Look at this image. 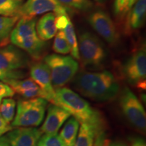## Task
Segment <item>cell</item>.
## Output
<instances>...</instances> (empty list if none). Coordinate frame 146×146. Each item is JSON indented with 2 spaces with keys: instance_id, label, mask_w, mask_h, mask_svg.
<instances>
[{
  "instance_id": "5",
  "label": "cell",
  "mask_w": 146,
  "mask_h": 146,
  "mask_svg": "<svg viewBox=\"0 0 146 146\" xmlns=\"http://www.w3.org/2000/svg\"><path fill=\"white\" fill-rule=\"evenodd\" d=\"M47 101L43 98L21 100L12 126L15 127H37L44 119Z\"/></svg>"
},
{
  "instance_id": "34",
  "label": "cell",
  "mask_w": 146,
  "mask_h": 146,
  "mask_svg": "<svg viewBox=\"0 0 146 146\" xmlns=\"http://www.w3.org/2000/svg\"><path fill=\"white\" fill-rule=\"evenodd\" d=\"M0 146H10L6 136L0 137Z\"/></svg>"
},
{
  "instance_id": "2",
  "label": "cell",
  "mask_w": 146,
  "mask_h": 146,
  "mask_svg": "<svg viewBox=\"0 0 146 146\" xmlns=\"http://www.w3.org/2000/svg\"><path fill=\"white\" fill-rule=\"evenodd\" d=\"M53 104L68 112L79 123L105 129V120L99 111L70 89L63 87L55 89Z\"/></svg>"
},
{
  "instance_id": "26",
  "label": "cell",
  "mask_w": 146,
  "mask_h": 146,
  "mask_svg": "<svg viewBox=\"0 0 146 146\" xmlns=\"http://www.w3.org/2000/svg\"><path fill=\"white\" fill-rule=\"evenodd\" d=\"M135 0H114V13L119 19H123L127 15L134 4Z\"/></svg>"
},
{
  "instance_id": "37",
  "label": "cell",
  "mask_w": 146,
  "mask_h": 146,
  "mask_svg": "<svg viewBox=\"0 0 146 146\" xmlns=\"http://www.w3.org/2000/svg\"><path fill=\"white\" fill-rule=\"evenodd\" d=\"M95 2L97 3H99V4H102V3H104L107 0H94Z\"/></svg>"
},
{
  "instance_id": "9",
  "label": "cell",
  "mask_w": 146,
  "mask_h": 146,
  "mask_svg": "<svg viewBox=\"0 0 146 146\" xmlns=\"http://www.w3.org/2000/svg\"><path fill=\"white\" fill-rule=\"evenodd\" d=\"M68 9L57 0H27L21 7L19 17L34 18L35 16L52 12L56 16L68 15Z\"/></svg>"
},
{
  "instance_id": "31",
  "label": "cell",
  "mask_w": 146,
  "mask_h": 146,
  "mask_svg": "<svg viewBox=\"0 0 146 146\" xmlns=\"http://www.w3.org/2000/svg\"><path fill=\"white\" fill-rule=\"evenodd\" d=\"M131 146H146L145 140L139 136H129L128 137Z\"/></svg>"
},
{
  "instance_id": "4",
  "label": "cell",
  "mask_w": 146,
  "mask_h": 146,
  "mask_svg": "<svg viewBox=\"0 0 146 146\" xmlns=\"http://www.w3.org/2000/svg\"><path fill=\"white\" fill-rule=\"evenodd\" d=\"M50 71L53 87L57 89L63 87L72 81L76 75L79 65L72 56L59 54H50L44 58Z\"/></svg>"
},
{
  "instance_id": "35",
  "label": "cell",
  "mask_w": 146,
  "mask_h": 146,
  "mask_svg": "<svg viewBox=\"0 0 146 146\" xmlns=\"http://www.w3.org/2000/svg\"><path fill=\"white\" fill-rule=\"evenodd\" d=\"M110 146H129L127 143L122 141H114L110 143Z\"/></svg>"
},
{
  "instance_id": "25",
  "label": "cell",
  "mask_w": 146,
  "mask_h": 146,
  "mask_svg": "<svg viewBox=\"0 0 146 146\" xmlns=\"http://www.w3.org/2000/svg\"><path fill=\"white\" fill-rule=\"evenodd\" d=\"M52 48L55 52L62 55H66L70 52L68 42L63 31H59L56 34Z\"/></svg>"
},
{
  "instance_id": "32",
  "label": "cell",
  "mask_w": 146,
  "mask_h": 146,
  "mask_svg": "<svg viewBox=\"0 0 146 146\" xmlns=\"http://www.w3.org/2000/svg\"><path fill=\"white\" fill-rule=\"evenodd\" d=\"M12 129H13V127L3 119L2 116L1 115V113H0V137L2 136L5 133L10 131Z\"/></svg>"
},
{
  "instance_id": "28",
  "label": "cell",
  "mask_w": 146,
  "mask_h": 146,
  "mask_svg": "<svg viewBox=\"0 0 146 146\" xmlns=\"http://www.w3.org/2000/svg\"><path fill=\"white\" fill-rule=\"evenodd\" d=\"M25 77V73L21 70H4L0 69V81L7 82L10 80L22 79Z\"/></svg>"
},
{
  "instance_id": "36",
  "label": "cell",
  "mask_w": 146,
  "mask_h": 146,
  "mask_svg": "<svg viewBox=\"0 0 146 146\" xmlns=\"http://www.w3.org/2000/svg\"><path fill=\"white\" fill-rule=\"evenodd\" d=\"M110 143H111L110 140L106 138V139L105 140L103 146H110Z\"/></svg>"
},
{
  "instance_id": "27",
  "label": "cell",
  "mask_w": 146,
  "mask_h": 146,
  "mask_svg": "<svg viewBox=\"0 0 146 146\" xmlns=\"http://www.w3.org/2000/svg\"><path fill=\"white\" fill-rule=\"evenodd\" d=\"M36 146H66L59 135L50 133L41 135Z\"/></svg>"
},
{
  "instance_id": "15",
  "label": "cell",
  "mask_w": 146,
  "mask_h": 146,
  "mask_svg": "<svg viewBox=\"0 0 146 146\" xmlns=\"http://www.w3.org/2000/svg\"><path fill=\"white\" fill-rule=\"evenodd\" d=\"M127 16L125 27L126 34H131L141 28L145 21L146 0H135Z\"/></svg>"
},
{
  "instance_id": "14",
  "label": "cell",
  "mask_w": 146,
  "mask_h": 146,
  "mask_svg": "<svg viewBox=\"0 0 146 146\" xmlns=\"http://www.w3.org/2000/svg\"><path fill=\"white\" fill-rule=\"evenodd\" d=\"M6 84L12 89L14 93H17L25 99L40 98L47 100L46 95L31 78L10 80Z\"/></svg>"
},
{
  "instance_id": "1",
  "label": "cell",
  "mask_w": 146,
  "mask_h": 146,
  "mask_svg": "<svg viewBox=\"0 0 146 146\" xmlns=\"http://www.w3.org/2000/svg\"><path fill=\"white\" fill-rule=\"evenodd\" d=\"M73 87L83 96L96 102H107L118 94L120 85L110 72H80L74 76Z\"/></svg>"
},
{
  "instance_id": "8",
  "label": "cell",
  "mask_w": 146,
  "mask_h": 146,
  "mask_svg": "<svg viewBox=\"0 0 146 146\" xmlns=\"http://www.w3.org/2000/svg\"><path fill=\"white\" fill-rule=\"evenodd\" d=\"M88 22L96 31L110 45H116L119 41L116 26L107 12L98 10L89 14Z\"/></svg>"
},
{
  "instance_id": "13",
  "label": "cell",
  "mask_w": 146,
  "mask_h": 146,
  "mask_svg": "<svg viewBox=\"0 0 146 146\" xmlns=\"http://www.w3.org/2000/svg\"><path fill=\"white\" fill-rule=\"evenodd\" d=\"M70 114L57 105H50L47 109V116L40 130L45 134L57 133L64 123L70 117Z\"/></svg>"
},
{
  "instance_id": "17",
  "label": "cell",
  "mask_w": 146,
  "mask_h": 146,
  "mask_svg": "<svg viewBox=\"0 0 146 146\" xmlns=\"http://www.w3.org/2000/svg\"><path fill=\"white\" fill-rule=\"evenodd\" d=\"M56 16L55 14L49 12L42 16L36 24V34L43 41H46L52 39L57 33Z\"/></svg>"
},
{
  "instance_id": "33",
  "label": "cell",
  "mask_w": 146,
  "mask_h": 146,
  "mask_svg": "<svg viewBox=\"0 0 146 146\" xmlns=\"http://www.w3.org/2000/svg\"><path fill=\"white\" fill-rule=\"evenodd\" d=\"M106 139V134L105 132L100 133L96 138L93 146H103L105 140Z\"/></svg>"
},
{
  "instance_id": "21",
  "label": "cell",
  "mask_w": 146,
  "mask_h": 146,
  "mask_svg": "<svg viewBox=\"0 0 146 146\" xmlns=\"http://www.w3.org/2000/svg\"><path fill=\"white\" fill-rule=\"evenodd\" d=\"M24 0H0V16L7 17L18 16ZM19 17V16H18Z\"/></svg>"
},
{
  "instance_id": "6",
  "label": "cell",
  "mask_w": 146,
  "mask_h": 146,
  "mask_svg": "<svg viewBox=\"0 0 146 146\" xmlns=\"http://www.w3.org/2000/svg\"><path fill=\"white\" fill-rule=\"evenodd\" d=\"M119 105L122 113L127 121L139 132L143 133L146 129V114L143 106L134 93L125 87L120 93Z\"/></svg>"
},
{
  "instance_id": "12",
  "label": "cell",
  "mask_w": 146,
  "mask_h": 146,
  "mask_svg": "<svg viewBox=\"0 0 146 146\" xmlns=\"http://www.w3.org/2000/svg\"><path fill=\"white\" fill-rule=\"evenodd\" d=\"M43 133L35 127H18L7 134L10 146H36Z\"/></svg>"
},
{
  "instance_id": "19",
  "label": "cell",
  "mask_w": 146,
  "mask_h": 146,
  "mask_svg": "<svg viewBox=\"0 0 146 146\" xmlns=\"http://www.w3.org/2000/svg\"><path fill=\"white\" fill-rule=\"evenodd\" d=\"M79 122L74 117L68 118L60 133V137L62 139L66 146H74L77 137Z\"/></svg>"
},
{
  "instance_id": "29",
  "label": "cell",
  "mask_w": 146,
  "mask_h": 146,
  "mask_svg": "<svg viewBox=\"0 0 146 146\" xmlns=\"http://www.w3.org/2000/svg\"><path fill=\"white\" fill-rule=\"evenodd\" d=\"M15 93L8 84L0 82V102L5 98L14 96Z\"/></svg>"
},
{
  "instance_id": "20",
  "label": "cell",
  "mask_w": 146,
  "mask_h": 146,
  "mask_svg": "<svg viewBox=\"0 0 146 146\" xmlns=\"http://www.w3.org/2000/svg\"><path fill=\"white\" fill-rule=\"evenodd\" d=\"M63 32L68 42L69 46L70 49V54L72 57L76 60H79V52H78V40L76 37L75 31L70 19L69 20L67 25H66L64 29H63Z\"/></svg>"
},
{
  "instance_id": "3",
  "label": "cell",
  "mask_w": 146,
  "mask_h": 146,
  "mask_svg": "<svg viewBox=\"0 0 146 146\" xmlns=\"http://www.w3.org/2000/svg\"><path fill=\"white\" fill-rule=\"evenodd\" d=\"M78 52L82 65L99 69L104 66L108 58L106 47L94 34L85 31L80 35L78 41Z\"/></svg>"
},
{
  "instance_id": "23",
  "label": "cell",
  "mask_w": 146,
  "mask_h": 146,
  "mask_svg": "<svg viewBox=\"0 0 146 146\" xmlns=\"http://www.w3.org/2000/svg\"><path fill=\"white\" fill-rule=\"evenodd\" d=\"M60 4L68 10L80 12H88L94 6L91 0H57Z\"/></svg>"
},
{
  "instance_id": "22",
  "label": "cell",
  "mask_w": 146,
  "mask_h": 146,
  "mask_svg": "<svg viewBox=\"0 0 146 146\" xmlns=\"http://www.w3.org/2000/svg\"><path fill=\"white\" fill-rule=\"evenodd\" d=\"M18 16L7 17L0 16V44L5 43L8 39L11 32L16 23L19 20Z\"/></svg>"
},
{
  "instance_id": "11",
  "label": "cell",
  "mask_w": 146,
  "mask_h": 146,
  "mask_svg": "<svg viewBox=\"0 0 146 146\" xmlns=\"http://www.w3.org/2000/svg\"><path fill=\"white\" fill-rule=\"evenodd\" d=\"M31 78L39 86L47 96V101L53 103L55 89L53 87L50 71L44 62H38L31 66Z\"/></svg>"
},
{
  "instance_id": "18",
  "label": "cell",
  "mask_w": 146,
  "mask_h": 146,
  "mask_svg": "<svg viewBox=\"0 0 146 146\" xmlns=\"http://www.w3.org/2000/svg\"><path fill=\"white\" fill-rule=\"evenodd\" d=\"M105 129L87 123H81L74 146H93L95 139Z\"/></svg>"
},
{
  "instance_id": "24",
  "label": "cell",
  "mask_w": 146,
  "mask_h": 146,
  "mask_svg": "<svg viewBox=\"0 0 146 146\" xmlns=\"http://www.w3.org/2000/svg\"><path fill=\"white\" fill-rule=\"evenodd\" d=\"M16 102L12 98H4L0 104V113L5 121L10 124L14 117Z\"/></svg>"
},
{
  "instance_id": "16",
  "label": "cell",
  "mask_w": 146,
  "mask_h": 146,
  "mask_svg": "<svg viewBox=\"0 0 146 146\" xmlns=\"http://www.w3.org/2000/svg\"><path fill=\"white\" fill-rule=\"evenodd\" d=\"M12 44L25 50L35 60L40 59L47 47L45 41L40 39L36 33L17 40Z\"/></svg>"
},
{
  "instance_id": "30",
  "label": "cell",
  "mask_w": 146,
  "mask_h": 146,
  "mask_svg": "<svg viewBox=\"0 0 146 146\" xmlns=\"http://www.w3.org/2000/svg\"><path fill=\"white\" fill-rule=\"evenodd\" d=\"M70 18L68 15H60L56 16V27L59 31H62L67 25Z\"/></svg>"
},
{
  "instance_id": "10",
  "label": "cell",
  "mask_w": 146,
  "mask_h": 146,
  "mask_svg": "<svg viewBox=\"0 0 146 146\" xmlns=\"http://www.w3.org/2000/svg\"><path fill=\"white\" fill-rule=\"evenodd\" d=\"M29 64L28 56L15 47L0 48V69L4 70H21Z\"/></svg>"
},
{
  "instance_id": "7",
  "label": "cell",
  "mask_w": 146,
  "mask_h": 146,
  "mask_svg": "<svg viewBox=\"0 0 146 146\" xmlns=\"http://www.w3.org/2000/svg\"><path fill=\"white\" fill-rule=\"evenodd\" d=\"M123 75L131 85L141 90H145L146 52L145 47H141L127 58L122 67Z\"/></svg>"
}]
</instances>
